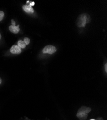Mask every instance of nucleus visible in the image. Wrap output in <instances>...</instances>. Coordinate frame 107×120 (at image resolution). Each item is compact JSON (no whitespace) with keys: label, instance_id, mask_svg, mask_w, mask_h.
<instances>
[{"label":"nucleus","instance_id":"7ed1b4c3","mask_svg":"<svg viewBox=\"0 0 107 120\" xmlns=\"http://www.w3.org/2000/svg\"><path fill=\"white\" fill-rule=\"evenodd\" d=\"M57 51L56 48L52 45H48L44 48L42 50V52L43 53H48L52 54L54 53Z\"/></svg>","mask_w":107,"mask_h":120},{"label":"nucleus","instance_id":"9b49d317","mask_svg":"<svg viewBox=\"0 0 107 120\" xmlns=\"http://www.w3.org/2000/svg\"><path fill=\"white\" fill-rule=\"evenodd\" d=\"M34 5H35V2H33L31 3L30 4V6H34Z\"/></svg>","mask_w":107,"mask_h":120},{"label":"nucleus","instance_id":"f8f14e48","mask_svg":"<svg viewBox=\"0 0 107 120\" xmlns=\"http://www.w3.org/2000/svg\"><path fill=\"white\" fill-rule=\"evenodd\" d=\"M96 120H103V119L102 118H101V117H99V118H97Z\"/></svg>","mask_w":107,"mask_h":120},{"label":"nucleus","instance_id":"ddd939ff","mask_svg":"<svg viewBox=\"0 0 107 120\" xmlns=\"http://www.w3.org/2000/svg\"><path fill=\"white\" fill-rule=\"evenodd\" d=\"M2 79H1V77H0V85H1V84L2 83Z\"/></svg>","mask_w":107,"mask_h":120},{"label":"nucleus","instance_id":"f03ea898","mask_svg":"<svg viewBox=\"0 0 107 120\" xmlns=\"http://www.w3.org/2000/svg\"><path fill=\"white\" fill-rule=\"evenodd\" d=\"M89 16L86 14L81 15L77 19V26L79 27H85L87 23L89 22Z\"/></svg>","mask_w":107,"mask_h":120},{"label":"nucleus","instance_id":"39448f33","mask_svg":"<svg viewBox=\"0 0 107 120\" xmlns=\"http://www.w3.org/2000/svg\"><path fill=\"white\" fill-rule=\"evenodd\" d=\"M10 52L13 54H20L21 52V49L17 45H14L10 48Z\"/></svg>","mask_w":107,"mask_h":120},{"label":"nucleus","instance_id":"6e6552de","mask_svg":"<svg viewBox=\"0 0 107 120\" xmlns=\"http://www.w3.org/2000/svg\"><path fill=\"white\" fill-rule=\"evenodd\" d=\"M24 42L25 44V45H28L30 43V39L28 38H25L24 39Z\"/></svg>","mask_w":107,"mask_h":120},{"label":"nucleus","instance_id":"0eeeda50","mask_svg":"<svg viewBox=\"0 0 107 120\" xmlns=\"http://www.w3.org/2000/svg\"><path fill=\"white\" fill-rule=\"evenodd\" d=\"M17 45L21 49V48L24 49L26 48V45H25L24 41H22V40H19L18 42H17Z\"/></svg>","mask_w":107,"mask_h":120},{"label":"nucleus","instance_id":"20e7f679","mask_svg":"<svg viewBox=\"0 0 107 120\" xmlns=\"http://www.w3.org/2000/svg\"><path fill=\"white\" fill-rule=\"evenodd\" d=\"M12 25L9 26V30L11 32L14 34H17L19 31H20V28H19V25L16 26L15 22L14 20L13 19L12 20Z\"/></svg>","mask_w":107,"mask_h":120},{"label":"nucleus","instance_id":"1a4fd4ad","mask_svg":"<svg viewBox=\"0 0 107 120\" xmlns=\"http://www.w3.org/2000/svg\"><path fill=\"white\" fill-rule=\"evenodd\" d=\"M4 16V13L3 11H0V21H2Z\"/></svg>","mask_w":107,"mask_h":120},{"label":"nucleus","instance_id":"9d476101","mask_svg":"<svg viewBox=\"0 0 107 120\" xmlns=\"http://www.w3.org/2000/svg\"><path fill=\"white\" fill-rule=\"evenodd\" d=\"M105 72L107 73V64H105Z\"/></svg>","mask_w":107,"mask_h":120},{"label":"nucleus","instance_id":"f257e3e1","mask_svg":"<svg viewBox=\"0 0 107 120\" xmlns=\"http://www.w3.org/2000/svg\"><path fill=\"white\" fill-rule=\"evenodd\" d=\"M91 111V108L85 106H82L77 112L76 116L80 120H85L89 113Z\"/></svg>","mask_w":107,"mask_h":120},{"label":"nucleus","instance_id":"4468645a","mask_svg":"<svg viewBox=\"0 0 107 120\" xmlns=\"http://www.w3.org/2000/svg\"><path fill=\"white\" fill-rule=\"evenodd\" d=\"M1 38H2V36H1V33H0V40H1Z\"/></svg>","mask_w":107,"mask_h":120},{"label":"nucleus","instance_id":"2eb2a0df","mask_svg":"<svg viewBox=\"0 0 107 120\" xmlns=\"http://www.w3.org/2000/svg\"><path fill=\"white\" fill-rule=\"evenodd\" d=\"M94 120V119H91V120Z\"/></svg>","mask_w":107,"mask_h":120},{"label":"nucleus","instance_id":"423d86ee","mask_svg":"<svg viewBox=\"0 0 107 120\" xmlns=\"http://www.w3.org/2000/svg\"><path fill=\"white\" fill-rule=\"evenodd\" d=\"M23 10L27 13L30 14H33L34 13V10L32 7V6H30V5H25L23 6Z\"/></svg>","mask_w":107,"mask_h":120}]
</instances>
